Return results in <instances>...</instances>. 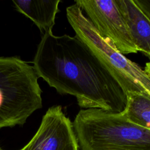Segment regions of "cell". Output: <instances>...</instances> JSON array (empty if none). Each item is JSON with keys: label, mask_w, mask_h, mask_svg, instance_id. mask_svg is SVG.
I'll list each match as a JSON object with an SVG mask.
<instances>
[{"label": "cell", "mask_w": 150, "mask_h": 150, "mask_svg": "<svg viewBox=\"0 0 150 150\" xmlns=\"http://www.w3.org/2000/svg\"><path fill=\"white\" fill-rule=\"evenodd\" d=\"M0 150H2V149L1 147H0Z\"/></svg>", "instance_id": "cell-12"}, {"label": "cell", "mask_w": 150, "mask_h": 150, "mask_svg": "<svg viewBox=\"0 0 150 150\" xmlns=\"http://www.w3.org/2000/svg\"><path fill=\"white\" fill-rule=\"evenodd\" d=\"M127 103L123 111L132 122L150 128V97L143 94L127 97Z\"/></svg>", "instance_id": "cell-9"}, {"label": "cell", "mask_w": 150, "mask_h": 150, "mask_svg": "<svg viewBox=\"0 0 150 150\" xmlns=\"http://www.w3.org/2000/svg\"><path fill=\"white\" fill-rule=\"evenodd\" d=\"M20 150H79L73 123L60 105L49 108L36 134Z\"/></svg>", "instance_id": "cell-6"}, {"label": "cell", "mask_w": 150, "mask_h": 150, "mask_svg": "<svg viewBox=\"0 0 150 150\" xmlns=\"http://www.w3.org/2000/svg\"><path fill=\"white\" fill-rule=\"evenodd\" d=\"M98 33L108 38L123 54L138 52L115 0H76Z\"/></svg>", "instance_id": "cell-5"}, {"label": "cell", "mask_w": 150, "mask_h": 150, "mask_svg": "<svg viewBox=\"0 0 150 150\" xmlns=\"http://www.w3.org/2000/svg\"><path fill=\"white\" fill-rule=\"evenodd\" d=\"M16 9L30 19L42 33L52 30L60 0L13 1Z\"/></svg>", "instance_id": "cell-8"}, {"label": "cell", "mask_w": 150, "mask_h": 150, "mask_svg": "<svg viewBox=\"0 0 150 150\" xmlns=\"http://www.w3.org/2000/svg\"><path fill=\"white\" fill-rule=\"evenodd\" d=\"M66 16L75 36L104 65L127 97L143 94L150 97V76L139 64L119 52L110 39L102 37L77 4L66 8Z\"/></svg>", "instance_id": "cell-3"}, {"label": "cell", "mask_w": 150, "mask_h": 150, "mask_svg": "<svg viewBox=\"0 0 150 150\" xmlns=\"http://www.w3.org/2000/svg\"><path fill=\"white\" fill-rule=\"evenodd\" d=\"M72 123L79 150H150V128L132 122L124 112L81 109Z\"/></svg>", "instance_id": "cell-2"}, {"label": "cell", "mask_w": 150, "mask_h": 150, "mask_svg": "<svg viewBox=\"0 0 150 150\" xmlns=\"http://www.w3.org/2000/svg\"><path fill=\"white\" fill-rule=\"evenodd\" d=\"M144 70L150 76V62L146 63L144 68Z\"/></svg>", "instance_id": "cell-11"}, {"label": "cell", "mask_w": 150, "mask_h": 150, "mask_svg": "<svg viewBox=\"0 0 150 150\" xmlns=\"http://www.w3.org/2000/svg\"><path fill=\"white\" fill-rule=\"evenodd\" d=\"M38 78L60 94L76 97L83 109L122 112L125 93L90 49L77 37L43 33L33 60Z\"/></svg>", "instance_id": "cell-1"}, {"label": "cell", "mask_w": 150, "mask_h": 150, "mask_svg": "<svg viewBox=\"0 0 150 150\" xmlns=\"http://www.w3.org/2000/svg\"><path fill=\"white\" fill-rule=\"evenodd\" d=\"M33 67L18 57H0V129L23 125L42 107Z\"/></svg>", "instance_id": "cell-4"}, {"label": "cell", "mask_w": 150, "mask_h": 150, "mask_svg": "<svg viewBox=\"0 0 150 150\" xmlns=\"http://www.w3.org/2000/svg\"><path fill=\"white\" fill-rule=\"evenodd\" d=\"M138 52L150 60V20L133 0H115Z\"/></svg>", "instance_id": "cell-7"}, {"label": "cell", "mask_w": 150, "mask_h": 150, "mask_svg": "<svg viewBox=\"0 0 150 150\" xmlns=\"http://www.w3.org/2000/svg\"><path fill=\"white\" fill-rule=\"evenodd\" d=\"M133 1L150 20V0H133Z\"/></svg>", "instance_id": "cell-10"}]
</instances>
